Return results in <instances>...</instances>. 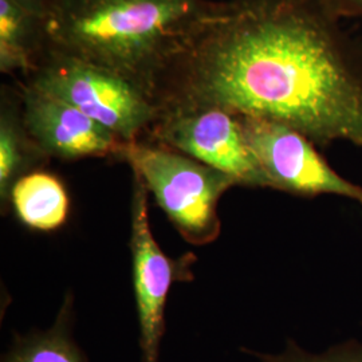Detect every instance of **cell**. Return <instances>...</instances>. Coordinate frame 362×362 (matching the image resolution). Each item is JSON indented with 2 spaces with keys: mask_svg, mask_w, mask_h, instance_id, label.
<instances>
[{
  "mask_svg": "<svg viewBox=\"0 0 362 362\" xmlns=\"http://www.w3.org/2000/svg\"><path fill=\"white\" fill-rule=\"evenodd\" d=\"M322 0H208L156 79L160 115L219 107L362 151V46Z\"/></svg>",
  "mask_w": 362,
  "mask_h": 362,
  "instance_id": "cell-1",
  "label": "cell"
},
{
  "mask_svg": "<svg viewBox=\"0 0 362 362\" xmlns=\"http://www.w3.org/2000/svg\"><path fill=\"white\" fill-rule=\"evenodd\" d=\"M207 1L52 0L45 47L115 71L153 97L164 62Z\"/></svg>",
  "mask_w": 362,
  "mask_h": 362,
  "instance_id": "cell-2",
  "label": "cell"
},
{
  "mask_svg": "<svg viewBox=\"0 0 362 362\" xmlns=\"http://www.w3.org/2000/svg\"><path fill=\"white\" fill-rule=\"evenodd\" d=\"M117 158L129 164L181 236L196 246L218 239L221 230L218 204L231 176L152 141L124 143Z\"/></svg>",
  "mask_w": 362,
  "mask_h": 362,
  "instance_id": "cell-3",
  "label": "cell"
},
{
  "mask_svg": "<svg viewBox=\"0 0 362 362\" xmlns=\"http://www.w3.org/2000/svg\"><path fill=\"white\" fill-rule=\"evenodd\" d=\"M23 79L76 106L122 143L145 140L160 117L153 97L128 78L47 47Z\"/></svg>",
  "mask_w": 362,
  "mask_h": 362,
  "instance_id": "cell-4",
  "label": "cell"
},
{
  "mask_svg": "<svg viewBox=\"0 0 362 362\" xmlns=\"http://www.w3.org/2000/svg\"><path fill=\"white\" fill-rule=\"evenodd\" d=\"M239 117L269 188L300 197L332 194L362 208V185L338 173L309 137L281 122Z\"/></svg>",
  "mask_w": 362,
  "mask_h": 362,
  "instance_id": "cell-5",
  "label": "cell"
},
{
  "mask_svg": "<svg viewBox=\"0 0 362 362\" xmlns=\"http://www.w3.org/2000/svg\"><path fill=\"white\" fill-rule=\"evenodd\" d=\"M145 140L218 169L239 185L269 188L258 160L247 143L240 117L224 109L202 107L161 113Z\"/></svg>",
  "mask_w": 362,
  "mask_h": 362,
  "instance_id": "cell-6",
  "label": "cell"
},
{
  "mask_svg": "<svg viewBox=\"0 0 362 362\" xmlns=\"http://www.w3.org/2000/svg\"><path fill=\"white\" fill-rule=\"evenodd\" d=\"M132 202V259L136 306L140 326L141 361L160 362V348L165 333V306L169 288L181 272H188L189 260H173L156 242L151 228L148 189L133 173Z\"/></svg>",
  "mask_w": 362,
  "mask_h": 362,
  "instance_id": "cell-7",
  "label": "cell"
},
{
  "mask_svg": "<svg viewBox=\"0 0 362 362\" xmlns=\"http://www.w3.org/2000/svg\"><path fill=\"white\" fill-rule=\"evenodd\" d=\"M18 89L25 127L43 155L78 160L119 153L124 143L76 106L25 82Z\"/></svg>",
  "mask_w": 362,
  "mask_h": 362,
  "instance_id": "cell-8",
  "label": "cell"
},
{
  "mask_svg": "<svg viewBox=\"0 0 362 362\" xmlns=\"http://www.w3.org/2000/svg\"><path fill=\"white\" fill-rule=\"evenodd\" d=\"M49 157L40 152L27 132L19 89L1 88L0 103V196L10 200L13 184L37 170Z\"/></svg>",
  "mask_w": 362,
  "mask_h": 362,
  "instance_id": "cell-9",
  "label": "cell"
},
{
  "mask_svg": "<svg viewBox=\"0 0 362 362\" xmlns=\"http://www.w3.org/2000/svg\"><path fill=\"white\" fill-rule=\"evenodd\" d=\"M10 202L18 219L37 231L58 230L69 218L70 197L64 182L40 169L13 184Z\"/></svg>",
  "mask_w": 362,
  "mask_h": 362,
  "instance_id": "cell-10",
  "label": "cell"
},
{
  "mask_svg": "<svg viewBox=\"0 0 362 362\" xmlns=\"http://www.w3.org/2000/svg\"><path fill=\"white\" fill-rule=\"evenodd\" d=\"M43 47V18L15 0H0V71L26 77Z\"/></svg>",
  "mask_w": 362,
  "mask_h": 362,
  "instance_id": "cell-11",
  "label": "cell"
},
{
  "mask_svg": "<svg viewBox=\"0 0 362 362\" xmlns=\"http://www.w3.org/2000/svg\"><path fill=\"white\" fill-rule=\"evenodd\" d=\"M1 362H89L73 337L70 305L66 303L49 330L15 336Z\"/></svg>",
  "mask_w": 362,
  "mask_h": 362,
  "instance_id": "cell-12",
  "label": "cell"
},
{
  "mask_svg": "<svg viewBox=\"0 0 362 362\" xmlns=\"http://www.w3.org/2000/svg\"><path fill=\"white\" fill-rule=\"evenodd\" d=\"M242 351L255 357L260 362H362V342L348 339L336 344L322 353L305 350L293 339H287L285 349L275 354L260 353L242 348Z\"/></svg>",
  "mask_w": 362,
  "mask_h": 362,
  "instance_id": "cell-13",
  "label": "cell"
},
{
  "mask_svg": "<svg viewBox=\"0 0 362 362\" xmlns=\"http://www.w3.org/2000/svg\"><path fill=\"white\" fill-rule=\"evenodd\" d=\"M322 1L341 19L357 18L362 21V0H322Z\"/></svg>",
  "mask_w": 362,
  "mask_h": 362,
  "instance_id": "cell-14",
  "label": "cell"
},
{
  "mask_svg": "<svg viewBox=\"0 0 362 362\" xmlns=\"http://www.w3.org/2000/svg\"><path fill=\"white\" fill-rule=\"evenodd\" d=\"M18 4H21L22 7H25L31 13H38L42 18L45 15V11L47 8V6L50 4L52 0H15Z\"/></svg>",
  "mask_w": 362,
  "mask_h": 362,
  "instance_id": "cell-15",
  "label": "cell"
}]
</instances>
